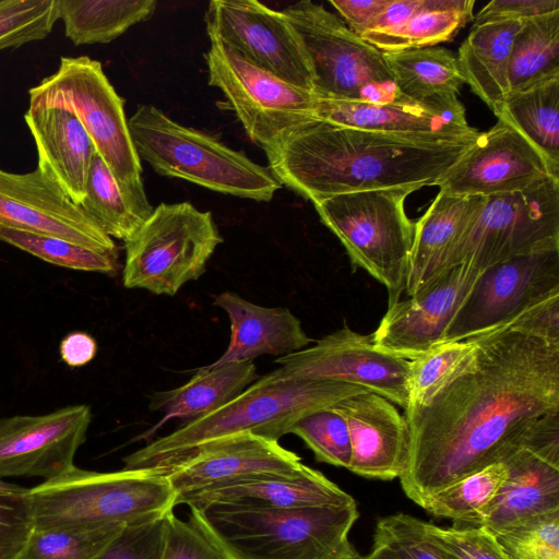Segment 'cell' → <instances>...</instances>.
Wrapping results in <instances>:
<instances>
[{
	"label": "cell",
	"instance_id": "obj_24",
	"mask_svg": "<svg viewBox=\"0 0 559 559\" xmlns=\"http://www.w3.org/2000/svg\"><path fill=\"white\" fill-rule=\"evenodd\" d=\"M24 120L37 151V168L75 204L85 199L94 144L80 120L56 107H28Z\"/></svg>",
	"mask_w": 559,
	"mask_h": 559
},
{
	"label": "cell",
	"instance_id": "obj_23",
	"mask_svg": "<svg viewBox=\"0 0 559 559\" xmlns=\"http://www.w3.org/2000/svg\"><path fill=\"white\" fill-rule=\"evenodd\" d=\"M333 407L343 415L349 431L347 469L365 478H400L407 468L411 437L396 407L370 391L348 396Z\"/></svg>",
	"mask_w": 559,
	"mask_h": 559
},
{
	"label": "cell",
	"instance_id": "obj_28",
	"mask_svg": "<svg viewBox=\"0 0 559 559\" xmlns=\"http://www.w3.org/2000/svg\"><path fill=\"white\" fill-rule=\"evenodd\" d=\"M258 378L252 361L211 364L199 369L181 386L153 392L148 408L160 412L163 417L146 436L153 435L170 419L186 424L206 416L237 397Z\"/></svg>",
	"mask_w": 559,
	"mask_h": 559
},
{
	"label": "cell",
	"instance_id": "obj_26",
	"mask_svg": "<svg viewBox=\"0 0 559 559\" xmlns=\"http://www.w3.org/2000/svg\"><path fill=\"white\" fill-rule=\"evenodd\" d=\"M356 502L320 472L307 466L294 477H258L195 495L189 508L226 506L248 509L286 510Z\"/></svg>",
	"mask_w": 559,
	"mask_h": 559
},
{
	"label": "cell",
	"instance_id": "obj_53",
	"mask_svg": "<svg viewBox=\"0 0 559 559\" xmlns=\"http://www.w3.org/2000/svg\"><path fill=\"white\" fill-rule=\"evenodd\" d=\"M28 492L29 488L0 478V495H27Z\"/></svg>",
	"mask_w": 559,
	"mask_h": 559
},
{
	"label": "cell",
	"instance_id": "obj_4",
	"mask_svg": "<svg viewBox=\"0 0 559 559\" xmlns=\"http://www.w3.org/2000/svg\"><path fill=\"white\" fill-rule=\"evenodd\" d=\"M357 503L286 510L190 508L192 523L225 559H355Z\"/></svg>",
	"mask_w": 559,
	"mask_h": 559
},
{
	"label": "cell",
	"instance_id": "obj_40",
	"mask_svg": "<svg viewBox=\"0 0 559 559\" xmlns=\"http://www.w3.org/2000/svg\"><path fill=\"white\" fill-rule=\"evenodd\" d=\"M57 20V0H0V51L44 39Z\"/></svg>",
	"mask_w": 559,
	"mask_h": 559
},
{
	"label": "cell",
	"instance_id": "obj_17",
	"mask_svg": "<svg viewBox=\"0 0 559 559\" xmlns=\"http://www.w3.org/2000/svg\"><path fill=\"white\" fill-rule=\"evenodd\" d=\"M307 465L278 441L252 433L229 436L200 448L166 472L176 500L258 477H294Z\"/></svg>",
	"mask_w": 559,
	"mask_h": 559
},
{
	"label": "cell",
	"instance_id": "obj_13",
	"mask_svg": "<svg viewBox=\"0 0 559 559\" xmlns=\"http://www.w3.org/2000/svg\"><path fill=\"white\" fill-rule=\"evenodd\" d=\"M204 20L209 38L231 47L253 66L312 92L309 56L283 11L255 0H212Z\"/></svg>",
	"mask_w": 559,
	"mask_h": 559
},
{
	"label": "cell",
	"instance_id": "obj_3",
	"mask_svg": "<svg viewBox=\"0 0 559 559\" xmlns=\"http://www.w3.org/2000/svg\"><path fill=\"white\" fill-rule=\"evenodd\" d=\"M366 391L332 380L284 377L273 370L218 409L129 454L123 468H154L166 474L205 444L238 433L278 441L302 417Z\"/></svg>",
	"mask_w": 559,
	"mask_h": 559
},
{
	"label": "cell",
	"instance_id": "obj_21",
	"mask_svg": "<svg viewBox=\"0 0 559 559\" xmlns=\"http://www.w3.org/2000/svg\"><path fill=\"white\" fill-rule=\"evenodd\" d=\"M502 462L508 476L497 496L464 525L496 534L526 519L559 511L558 429L539 431Z\"/></svg>",
	"mask_w": 559,
	"mask_h": 559
},
{
	"label": "cell",
	"instance_id": "obj_19",
	"mask_svg": "<svg viewBox=\"0 0 559 559\" xmlns=\"http://www.w3.org/2000/svg\"><path fill=\"white\" fill-rule=\"evenodd\" d=\"M91 407L71 405L45 415L0 419V478L27 476L45 480L74 466L86 441Z\"/></svg>",
	"mask_w": 559,
	"mask_h": 559
},
{
	"label": "cell",
	"instance_id": "obj_33",
	"mask_svg": "<svg viewBox=\"0 0 559 559\" xmlns=\"http://www.w3.org/2000/svg\"><path fill=\"white\" fill-rule=\"evenodd\" d=\"M497 118L513 126L559 168V78L509 93Z\"/></svg>",
	"mask_w": 559,
	"mask_h": 559
},
{
	"label": "cell",
	"instance_id": "obj_29",
	"mask_svg": "<svg viewBox=\"0 0 559 559\" xmlns=\"http://www.w3.org/2000/svg\"><path fill=\"white\" fill-rule=\"evenodd\" d=\"M524 21L473 23L459 48L461 73L475 95L498 116L508 95V66L515 35Z\"/></svg>",
	"mask_w": 559,
	"mask_h": 559
},
{
	"label": "cell",
	"instance_id": "obj_49",
	"mask_svg": "<svg viewBox=\"0 0 559 559\" xmlns=\"http://www.w3.org/2000/svg\"><path fill=\"white\" fill-rule=\"evenodd\" d=\"M390 0H331L330 4L357 36H361Z\"/></svg>",
	"mask_w": 559,
	"mask_h": 559
},
{
	"label": "cell",
	"instance_id": "obj_34",
	"mask_svg": "<svg viewBox=\"0 0 559 559\" xmlns=\"http://www.w3.org/2000/svg\"><path fill=\"white\" fill-rule=\"evenodd\" d=\"M559 78V11L523 22L508 66V94Z\"/></svg>",
	"mask_w": 559,
	"mask_h": 559
},
{
	"label": "cell",
	"instance_id": "obj_43",
	"mask_svg": "<svg viewBox=\"0 0 559 559\" xmlns=\"http://www.w3.org/2000/svg\"><path fill=\"white\" fill-rule=\"evenodd\" d=\"M425 528L442 559H508L495 535L484 527H441L425 522Z\"/></svg>",
	"mask_w": 559,
	"mask_h": 559
},
{
	"label": "cell",
	"instance_id": "obj_47",
	"mask_svg": "<svg viewBox=\"0 0 559 559\" xmlns=\"http://www.w3.org/2000/svg\"><path fill=\"white\" fill-rule=\"evenodd\" d=\"M162 559H225L217 548L189 521L173 511L164 520Z\"/></svg>",
	"mask_w": 559,
	"mask_h": 559
},
{
	"label": "cell",
	"instance_id": "obj_45",
	"mask_svg": "<svg viewBox=\"0 0 559 559\" xmlns=\"http://www.w3.org/2000/svg\"><path fill=\"white\" fill-rule=\"evenodd\" d=\"M34 530L27 495H0V559H19Z\"/></svg>",
	"mask_w": 559,
	"mask_h": 559
},
{
	"label": "cell",
	"instance_id": "obj_38",
	"mask_svg": "<svg viewBox=\"0 0 559 559\" xmlns=\"http://www.w3.org/2000/svg\"><path fill=\"white\" fill-rule=\"evenodd\" d=\"M0 241L67 269L105 274L118 269V252L97 251L57 237L0 225Z\"/></svg>",
	"mask_w": 559,
	"mask_h": 559
},
{
	"label": "cell",
	"instance_id": "obj_1",
	"mask_svg": "<svg viewBox=\"0 0 559 559\" xmlns=\"http://www.w3.org/2000/svg\"><path fill=\"white\" fill-rule=\"evenodd\" d=\"M474 349L421 404L407 406V468L419 507L521 448L559 414V294L474 335Z\"/></svg>",
	"mask_w": 559,
	"mask_h": 559
},
{
	"label": "cell",
	"instance_id": "obj_30",
	"mask_svg": "<svg viewBox=\"0 0 559 559\" xmlns=\"http://www.w3.org/2000/svg\"><path fill=\"white\" fill-rule=\"evenodd\" d=\"M156 5L155 0H57L58 19L76 46L110 43L150 20Z\"/></svg>",
	"mask_w": 559,
	"mask_h": 559
},
{
	"label": "cell",
	"instance_id": "obj_50",
	"mask_svg": "<svg viewBox=\"0 0 559 559\" xmlns=\"http://www.w3.org/2000/svg\"><path fill=\"white\" fill-rule=\"evenodd\" d=\"M420 2L421 0H390L360 38L386 35L399 29L416 12Z\"/></svg>",
	"mask_w": 559,
	"mask_h": 559
},
{
	"label": "cell",
	"instance_id": "obj_16",
	"mask_svg": "<svg viewBox=\"0 0 559 559\" xmlns=\"http://www.w3.org/2000/svg\"><path fill=\"white\" fill-rule=\"evenodd\" d=\"M549 177H559V168L513 126L498 118L436 186L448 194L490 197L521 191Z\"/></svg>",
	"mask_w": 559,
	"mask_h": 559
},
{
	"label": "cell",
	"instance_id": "obj_14",
	"mask_svg": "<svg viewBox=\"0 0 559 559\" xmlns=\"http://www.w3.org/2000/svg\"><path fill=\"white\" fill-rule=\"evenodd\" d=\"M559 294V250L511 258L485 269L447 329L461 341L498 326Z\"/></svg>",
	"mask_w": 559,
	"mask_h": 559
},
{
	"label": "cell",
	"instance_id": "obj_48",
	"mask_svg": "<svg viewBox=\"0 0 559 559\" xmlns=\"http://www.w3.org/2000/svg\"><path fill=\"white\" fill-rule=\"evenodd\" d=\"M559 11L558 0H493L475 16L474 23L495 20L526 21Z\"/></svg>",
	"mask_w": 559,
	"mask_h": 559
},
{
	"label": "cell",
	"instance_id": "obj_9",
	"mask_svg": "<svg viewBox=\"0 0 559 559\" xmlns=\"http://www.w3.org/2000/svg\"><path fill=\"white\" fill-rule=\"evenodd\" d=\"M283 13L309 56L317 98L371 104L411 100L396 87L383 52L354 34L323 5L299 1Z\"/></svg>",
	"mask_w": 559,
	"mask_h": 559
},
{
	"label": "cell",
	"instance_id": "obj_52",
	"mask_svg": "<svg viewBox=\"0 0 559 559\" xmlns=\"http://www.w3.org/2000/svg\"><path fill=\"white\" fill-rule=\"evenodd\" d=\"M362 559H404L399 551L383 540L373 537L370 552Z\"/></svg>",
	"mask_w": 559,
	"mask_h": 559
},
{
	"label": "cell",
	"instance_id": "obj_2",
	"mask_svg": "<svg viewBox=\"0 0 559 559\" xmlns=\"http://www.w3.org/2000/svg\"><path fill=\"white\" fill-rule=\"evenodd\" d=\"M475 140L313 120L263 151L281 185L312 202L354 191L436 186Z\"/></svg>",
	"mask_w": 559,
	"mask_h": 559
},
{
	"label": "cell",
	"instance_id": "obj_12",
	"mask_svg": "<svg viewBox=\"0 0 559 559\" xmlns=\"http://www.w3.org/2000/svg\"><path fill=\"white\" fill-rule=\"evenodd\" d=\"M209 84L217 87L250 140L265 148L316 120V95L264 71L231 47L210 38Z\"/></svg>",
	"mask_w": 559,
	"mask_h": 559
},
{
	"label": "cell",
	"instance_id": "obj_6",
	"mask_svg": "<svg viewBox=\"0 0 559 559\" xmlns=\"http://www.w3.org/2000/svg\"><path fill=\"white\" fill-rule=\"evenodd\" d=\"M34 528L68 525H136L174 510L176 493L154 468L94 472L72 466L29 488Z\"/></svg>",
	"mask_w": 559,
	"mask_h": 559
},
{
	"label": "cell",
	"instance_id": "obj_35",
	"mask_svg": "<svg viewBox=\"0 0 559 559\" xmlns=\"http://www.w3.org/2000/svg\"><path fill=\"white\" fill-rule=\"evenodd\" d=\"M474 0H421L399 29L362 39L382 52L435 47L451 40L472 19Z\"/></svg>",
	"mask_w": 559,
	"mask_h": 559
},
{
	"label": "cell",
	"instance_id": "obj_51",
	"mask_svg": "<svg viewBox=\"0 0 559 559\" xmlns=\"http://www.w3.org/2000/svg\"><path fill=\"white\" fill-rule=\"evenodd\" d=\"M61 359L70 367H82L94 359L97 353L96 340L81 331L69 333L60 343Z\"/></svg>",
	"mask_w": 559,
	"mask_h": 559
},
{
	"label": "cell",
	"instance_id": "obj_39",
	"mask_svg": "<svg viewBox=\"0 0 559 559\" xmlns=\"http://www.w3.org/2000/svg\"><path fill=\"white\" fill-rule=\"evenodd\" d=\"M313 452L318 462L347 468L352 448L343 415L333 406L299 419L290 429Z\"/></svg>",
	"mask_w": 559,
	"mask_h": 559
},
{
	"label": "cell",
	"instance_id": "obj_11",
	"mask_svg": "<svg viewBox=\"0 0 559 559\" xmlns=\"http://www.w3.org/2000/svg\"><path fill=\"white\" fill-rule=\"evenodd\" d=\"M559 250V177L527 189L486 197L454 247L447 269L468 264L478 270L501 261Z\"/></svg>",
	"mask_w": 559,
	"mask_h": 559
},
{
	"label": "cell",
	"instance_id": "obj_25",
	"mask_svg": "<svg viewBox=\"0 0 559 559\" xmlns=\"http://www.w3.org/2000/svg\"><path fill=\"white\" fill-rule=\"evenodd\" d=\"M214 305L229 318L230 340L212 365L252 361L262 355L282 357L306 348L312 341L287 308L259 306L231 292L217 295Z\"/></svg>",
	"mask_w": 559,
	"mask_h": 559
},
{
	"label": "cell",
	"instance_id": "obj_42",
	"mask_svg": "<svg viewBox=\"0 0 559 559\" xmlns=\"http://www.w3.org/2000/svg\"><path fill=\"white\" fill-rule=\"evenodd\" d=\"M493 535L508 559H559V511L526 519Z\"/></svg>",
	"mask_w": 559,
	"mask_h": 559
},
{
	"label": "cell",
	"instance_id": "obj_54",
	"mask_svg": "<svg viewBox=\"0 0 559 559\" xmlns=\"http://www.w3.org/2000/svg\"><path fill=\"white\" fill-rule=\"evenodd\" d=\"M355 559H362V557H361V556H359V557H357V558H355Z\"/></svg>",
	"mask_w": 559,
	"mask_h": 559
},
{
	"label": "cell",
	"instance_id": "obj_31",
	"mask_svg": "<svg viewBox=\"0 0 559 559\" xmlns=\"http://www.w3.org/2000/svg\"><path fill=\"white\" fill-rule=\"evenodd\" d=\"M81 206L111 238L128 240L152 215L146 194L124 190L95 152Z\"/></svg>",
	"mask_w": 559,
	"mask_h": 559
},
{
	"label": "cell",
	"instance_id": "obj_7",
	"mask_svg": "<svg viewBox=\"0 0 559 559\" xmlns=\"http://www.w3.org/2000/svg\"><path fill=\"white\" fill-rule=\"evenodd\" d=\"M414 191L403 187L364 190L312 201L352 264L385 286L389 304L405 292L415 223L407 217L404 204Z\"/></svg>",
	"mask_w": 559,
	"mask_h": 559
},
{
	"label": "cell",
	"instance_id": "obj_5",
	"mask_svg": "<svg viewBox=\"0 0 559 559\" xmlns=\"http://www.w3.org/2000/svg\"><path fill=\"white\" fill-rule=\"evenodd\" d=\"M128 124L139 158L160 176L258 202L271 201L282 188L269 167L205 132L180 124L153 105H139Z\"/></svg>",
	"mask_w": 559,
	"mask_h": 559
},
{
	"label": "cell",
	"instance_id": "obj_46",
	"mask_svg": "<svg viewBox=\"0 0 559 559\" xmlns=\"http://www.w3.org/2000/svg\"><path fill=\"white\" fill-rule=\"evenodd\" d=\"M165 516L126 526L97 559H162Z\"/></svg>",
	"mask_w": 559,
	"mask_h": 559
},
{
	"label": "cell",
	"instance_id": "obj_10",
	"mask_svg": "<svg viewBox=\"0 0 559 559\" xmlns=\"http://www.w3.org/2000/svg\"><path fill=\"white\" fill-rule=\"evenodd\" d=\"M222 242L211 212L189 202L160 203L124 241L123 285L174 296L202 276Z\"/></svg>",
	"mask_w": 559,
	"mask_h": 559
},
{
	"label": "cell",
	"instance_id": "obj_37",
	"mask_svg": "<svg viewBox=\"0 0 559 559\" xmlns=\"http://www.w3.org/2000/svg\"><path fill=\"white\" fill-rule=\"evenodd\" d=\"M126 525H68L34 528L19 559H97Z\"/></svg>",
	"mask_w": 559,
	"mask_h": 559
},
{
	"label": "cell",
	"instance_id": "obj_18",
	"mask_svg": "<svg viewBox=\"0 0 559 559\" xmlns=\"http://www.w3.org/2000/svg\"><path fill=\"white\" fill-rule=\"evenodd\" d=\"M481 272L468 264L454 265L415 295L389 304L371 333L374 347L412 360L443 343L448 326Z\"/></svg>",
	"mask_w": 559,
	"mask_h": 559
},
{
	"label": "cell",
	"instance_id": "obj_32",
	"mask_svg": "<svg viewBox=\"0 0 559 559\" xmlns=\"http://www.w3.org/2000/svg\"><path fill=\"white\" fill-rule=\"evenodd\" d=\"M401 94L411 100L457 95L465 83L456 57L443 47L383 52Z\"/></svg>",
	"mask_w": 559,
	"mask_h": 559
},
{
	"label": "cell",
	"instance_id": "obj_44",
	"mask_svg": "<svg viewBox=\"0 0 559 559\" xmlns=\"http://www.w3.org/2000/svg\"><path fill=\"white\" fill-rule=\"evenodd\" d=\"M373 537L392 546L404 559H442L426 533L425 521L407 513L380 518Z\"/></svg>",
	"mask_w": 559,
	"mask_h": 559
},
{
	"label": "cell",
	"instance_id": "obj_20",
	"mask_svg": "<svg viewBox=\"0 0 559 559\" xmlns=\"http://www.w3.org/2000/svg\"><path fill=\"white\" fill-rule=\"evenodd\" d=\"M0 225L118 252L98 223L38 168L25 174L0 168Z\"/></svg>",
	"mask_w": 559,
	"mask_h": 559
},
{
	"label": "cell",
	"instance_id": "obj_27",
	"mask_svg": "<svg viewBox=\"0 0 559 559\" xmlns=\"http://www.w3.org/2000/svg\"><path fill=\"white\" fill-rule=\"evenodd\" d=\"M486 197L440 192L415 223L405 292L415 295L447 270L450 255Z\"/></svg>",
	"mask_w": 559,
	"mask_h": 559
},
{
	"label": "cell",
	"instance_id": "obj_22",
	"mask_svg": "<svg viewBox=\"0 0 559 559\" xmlns=\"http://www.w3.org/2000/svg\"><path fill=\"white\" fill-rule=\"evenodd\" d=\"M314 118L345 127L454 140L480 133L468 124L457 95L388 104L317 98Z\"/></svg>",
	"mask_w": 559,
	"mask_h": 559
},
{
	"label": "cell",
	"instance_id": "obj_36",
	"mask_svg": "<svg viewBox=\"0 0 559 559\" xmlns=\"http://www.w3.org/2000/svg\"><path fill=\"white\" fill-rule=\"evenodd\" d=\"M507 476L503 462L490 464L435 492L421 508L436 518L452 520L456 526L464 525L492 502Z\"/></svg>",
	"mask_w": 559,
	"mask_h": 559
},
{
	"label": "cell",
	"instance_id": "obj_41",
	"mask_svg": "<svg viewBox=\"0 0 559 559\" xmlns=\"http://www.w3.org/2000/svg\"><path fill=\"white\" fill-rule=\"evenodd\" d=\"M475 338L440 343L408 360L407 406L424 403L474 349Z\"/></svg>",
	"mask_w": 559,
	"mask_h": 559
},
{
	"label": "cell",
	"instance_id": "obj_15",
	"mask_svg": "<svg viewBox=\"0 0 559 559\" xmlns=\"http://www.w3.org/2000/svg\"><path fill=\"white\" fill-rule=\"evenodd\" d=\"M281 376L325 379L358 385L390 402L408 405V360L377 349L371 334L347 325L313 346L278 357Z\"/></svg>",
	"mask_w": 559,
	"mask_h": 559
},
{
	"label": "cell",
	"instance_id": "obj_8",
	"mask_svg": "<svg viewBox=\"0 0 559 559\" xmlns=\"http://www.w3.org/2000/svg\"><path fill=\"white\" fill-rule=\"evenodd\" d=\"M28 96V107H56L72 112L119 185L131 193L146 194L124 100L99 61L87 56L61 57L57 71L29 88Z\"/></svg>",
	"mask_w": 559,
	"mask_h": 559
}]
</instances>
